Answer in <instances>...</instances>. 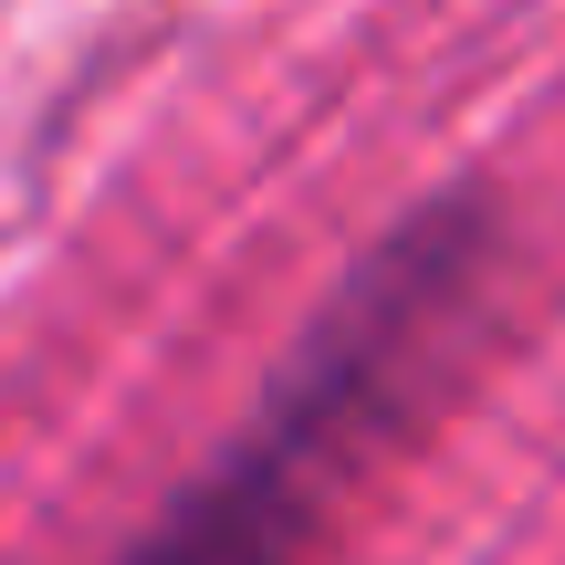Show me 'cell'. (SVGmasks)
Listing matches in <instances>:
<instances>
[{"label":"cell","mask_w":565,"mask_h":565,"mask_svg":"<svg viewBox=\"0 0 565 565\" xmlns=\"http://www.w3.org/2000/svg\"><path fill=\"white\" fill-rule=\"evenodd\" d=\"M471 263H482V210L471 200L419 210V221L335 294V315L315 324L303 366L282 377L273 419L252 429L126 565H294V534H303V513H315L324 471H335L345 440L387 408L398 366L440 335V315L461 303Z\"/></svg>","instance_id":"6da1fadb"}]
</instances>
